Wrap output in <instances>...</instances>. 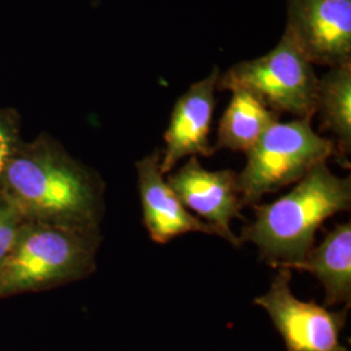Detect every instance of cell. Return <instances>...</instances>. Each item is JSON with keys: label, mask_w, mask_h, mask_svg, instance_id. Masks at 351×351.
Listing matches in <instances>:
<instances>
[{"label": "cell", "mask_w": 351, "mask_h": 351, "mask_svg": "<svg viewBox=\"0 0 351 351\" xmlns=\"http://www.w3.org/2000/svg\"><path fill=\"white\" fill-rule=\"evenodd\" d=\"M8 201L42 224L91 232L99 215V191L85 169L46 151L11 159L4 173Z\"/></svg>", "instance_id": "2"}, {"label": "cell", "mask_w": 351, "mask_h": 351, "mask_svg": "<svg viewBox=\"0 0 351 351\" xmlns=\"http://www.w3.org/2000/svg\"><path fill=\"white\" fill-rule=\"evenodd\" d=\"M317 86L314 64L285 33L268 53L233 65L217 82L219 90H245L269 110L295 119L314 117Z\"/></svg>", "instance_id": "5"}, {"label": "cell", "mask_w": 351, "mask_h": 351, "mask_svg": "<svg viewBox=\"0 0 351 351\" xmlns=\"http://www.w3.org/2000/svg\"><path fill=\"white\" fill-rule=\"evenodd\" d=\"M284 33L314 65L351 64V0H288Z\"/></svg>", "instance_id": "7"}, {"label": "cell", "mask_w": 351, "mask_h": 351, "mask_svg": "<svg viewBox=\"0 0 351 351\" xmlns=\"http://www.w3.org/2000/svg\"><path fill=\"white\" fill-rule=\"evenodd\" d=\"M290 281L291 271L278 268L268 291L254 300L271 317L287 351H349L339 339L349 307L335 313L301 301L291 293Z\"/></svg>", "instance_id": "6"}, {"label": "cell", "mask_w": 351, "mask_h": 351, "mask_svg": "<svg viewBox=\"0 0 351 351\" xmlns=\"http://www.w3.org/2000/svg\"><path fill=\"white\" fill-rule=\"evenodd\" d=\"M217 66L193 84L176 101L169 124L164 133L165 149L162 150L160 169L169 173L180 160L191 156L208 158L213 155L210 132L215 111V91L220 77Z\"/></svg>", "instance_id": "9"}, {"label": "cell", "mask_w": 351, "mask_h": 351, "mask_svg": "<svg viewBox=\"0 0 351 351\" xmlns=\"http://www.w3.org/2000/svg\"><path fill=\"white\" fill-rule=\"evenodd\" d=\"M277 121L280 114L256 97L241 88L232 90V98L219 123L213 150L247 152Z\"/></svg>", "instance_id": "13"}, {"label": "cell", "mask_w": 351, "mask_h": 351, "mask_svg": "<svg viewBox=\"0 0 351 351\" xmlns=\"http://www.w3.org/2000/svg\"><path fill=\"white\" fill-rule=\"evenodd\" d=\"M11 154H12V139L7 128L0 123V177H3L7 165L12 159Z\"/></svg>", "instance_id": "15"}, {"label": "cell", "mask_w": 351, "mask_h": 351, "mask_svg": "<svg viewBox=\"0 0 351 351\" xmlns=\"http://www.w3.org/2000/svg\"><path fill=\"white\" fill-rule=\"evenodd\" d=\"M320 130L336 137L335 155L343 167H350L351 152V64L329 68L319 78L316 112Z\"/></svg>", "instance_id": "12"}, {"label": "cell", "mask_w": 351, "mask_h": 351, "mask_svg": "<svg viewBox=\"0 0 351 351\" xmlns=\"http://www.w3.org/2000/svg\"><path fill=\"white\" fill-rule=\"evenodd\" d=\"M350 206V177L341 178L326 163L319 164L284 197L255 204V220L239 239L255 245L261 259L275 268L298 263L314 247L316 232L326 219Z\"/></svg>", "instance_id": "1"}, {"label": "cell", "mask_w": 351, "mask_h": 351, "mask_svg": "<svg viewBox=\"0 0 351 351\" xmlns=\"http://www.w3.org/2000/svg\"><path fill=\"white\" fill-rule=\"evenodd\" d=\"M167 181L181 203L213 226L216 236L233 246H241L230 226L234 219H243L236 172L208 171L197 156H191L175 173L168 176Z\"/></svg>", "instance_id": "8"}, {"label": "cell", "mask_w": 351, "mask_h": 351, "mask_svg": "<svg viewBox=\"0 0 351 351\" xmlns=\"http://www.w3.org/2000/svg\"><path fill=\"white\" fill-rule=\"evenodd\" d=\"M313 117L277 121L246 152L237 175L242 206H255L264 195L297 184L319 164L335 156V141L313 129Z\"/></svg>", "instance_id": "4"}, {"label": "cell", "mask_w": 351, "mask_h": 351, "mask_svg": "<svg viewBox=\"0 0 351 351\" xmlns=\"http://www.w3.org/2000/svg\"><path fill=\"white\" fill-rule=\"evenodd\" d=\"M94 241L85 230L23 226L0 262V298L86 276L94 268Z\"/></svg>", "instance_id": "3"}, {"label": "cell", "mask_w": 351, "mask_h": 351, "mask_svg": "<svg viewBox=\"0 0 351 351\" xmlns=\"http://www.w3.org/2000/svg\"><path fill=\"white\" fill-rule=\"evenodd\" d=\"M280 268L297 269L314 275L326 290V306L351 303V223L336 226L298 263ZM278 269V268H277Z\"/></svg>", "instance_id": "11"}, {"label": "cell", "mask_w": 351, "mask_h": 351, "mask_svg": "<svg viewBox=\"0 0 351 351\" xmlns=\"http://www.w3.org/2000/svg\"><path fill=\"white\" fill-rule=\"evenodd\" d=\"M162 150L156 149L137 163L143 224L155 243H167L186 233L216 234L213 226L189 213L160 169Z\"/></svg>", "instance_id": "10"}, {"label": "cell", "mask_w": 351, "mask_h": 351, "mask_svg": "<svg viewBox=\"0 0 351 351\" xmlns=\"http://www.w3.org/2000/svg\"><path fill=\"white\" fill-rule=\"evenodd\" d=\"M21 213L10 201L0 199V262L11 250V247L20 234Z\"/></svg>", "instance_id": "14"}]
</instances>
